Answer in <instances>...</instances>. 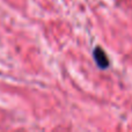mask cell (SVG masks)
<instances>
[{"label":"cell","mask_w":132,"mask_h":132,"mask_svg":"<svg viewBox=\"0 0 132 132\" xmlns=\"http://www.w3.org/2000/svg\"><path fill=\"white\" fill-rule=\"evenodd\" d=\"M93 57H94V60H95L96 65H97L100 68L105 70V68L109 67V59H108L105 52L102 50V48L96 46L93 51Z\"/></svg>","instance_id":"obj_1"}]
</instances>
